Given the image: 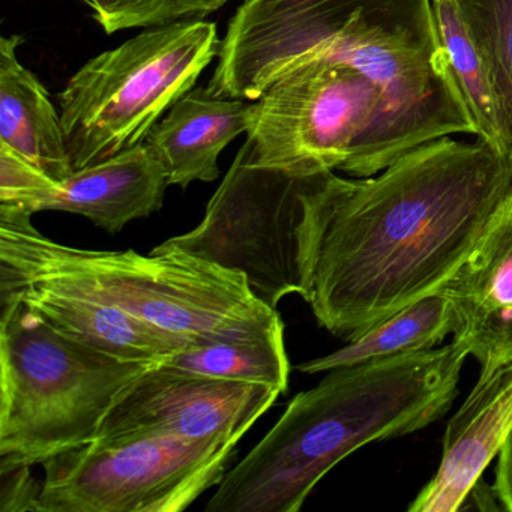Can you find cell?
Instances as JSON below:
<instances>
[{
  "instance_id": "6da1fadb",
  "label": "cell",
  "mask_w": 512,
  "mask_h": 512,
  "mask_svg": "<svg viewBox=\"0 0 512 512\" xmlns=\"http://www.w3.org/2000/svg\"><path fill=\"white\" fill-rule=\"evenodd\" d=\"M512 190V158L482 140L422 143L371 178L325 173L308 196L305 302L340 340L437 292Z\"/></svg>"
},
{
  "instance_id": "7a4b0ae2",
  "label": "cell",
  "mask_w": 512,
  "mask_h": 512,
  "mask_svg": "<svg viewBox=\"0 0 512 512\" xmlns=\"http://www.w3.org/2000/svg\"><path fill=\"white\" fill-rule=\"evenodd\" d=\"M323 58L353 65L379 85L404 151L440 137L475 136L431 0H244L208 88L256 101L287 71Z\"/></svg>"
},
{
  "instance_id": "3957f363",
  "label": "cell",
  "mask_w": 512,
  "mask_h": 512,
  "mask_svg": "<svg viewBox=\"0 0 512 512\" xmlns=\"http://www.w3.org/2000/svg\"><path fill=\"white\" fill-rule=\"evenodd\" d=\"M469 356L452 341L328 371L290 401L236 464L208 512H298L320 479L368 443L407 436L448 413Z\"/></svg>"
},
{
  "instance_id": "277c9868",
  "label": "cell",
  "mask_w": 512,
  "mask_h": 512,
  "mask_svg": "<svg viewBox=\"0 0 512 512\" xmlns=\"http://www.w3.org/2000/svg\"><path fill=\"white\" fill-rule=\"evenodd\" d=\"M32 215L0 211V292L38 287L112 305L193 343L284 337L280 313L247 278L184 251H91L41 235Z\"/></svg>"
},
{
  "instance_id": "5b68a950",
  "label": "cell",
  "mask_w": 512,
  "mask_h": 512,
  "mask_svg": "<svg viewBox=\"0 0 512 512\" xmlns=\"http://www.w3.org/2000/svg\"><path fill=\"white\" fill-rule=\"evenodd\" d=\"M0 301V464H44L92 442L118 395L160 364L116 358L20 299Z\"/></svg>"
},
{
  "instance_id": "8992f818",
  "label": "cell",
  "mask_w": 512,
  "mask_h": 512,
  "mask_svg": "<svg viewBox=\"0 0 512 512\" xmlns=\"http://www.w3.org/2000/svg\"><path fill=\"white\" fill-rule=\"evenodd\" d=\"M247 143L263 166L371 178L406 154L382 89L359 68L313 59L251 101Z\"/></svg>"
},
{
  "instance_id": "52a82bcc",
  "label": "cell",
  "mask_w": 512,
  "mask_h": 512,
  "mask_svg": "<svg viewBox=\"0 0 512 512\" xmlns=\"http://www.w3.org/2000/svg\"><path fill=\"white\" fill-rule=\"evenodd\" d=\"M217 25L185 20L146 28L86 62L59 94L71 167L142 145L220 53Z\"/></svg>"
},
{
  "instance_id": "ba28073f",
  "label": "cell",
  "mask_w": 512,
  "mask_h": 512,
  "mask_svg": "<svg viewBox=\"0 0 512 512\" xmlns=\"http://www.w3.org/2000/svg\"><path fill=\"white\" fill-rule=\"evenodd\" d=\"M323 175L263 166L244 143L202 223L154 250L184 251L239 272L256 298L277 310L284 296L305 295L308 196Z\"/></svg>"
},
{
  "instance_id": "9c48e42d",
  "label": "cell",
  "mask_w": 512,
  "mask_h": 512,
  "mask_svg": "<svg viewBox=\"0 0 512 512\" xmlns=\"http://www.w3.org/2000/svg\"><path fill=\"white\" fill-rule=\"evenodd\" d=\"M236 443L95 439L43 464L40 512H181L226 476Z\"/></svg>"
},
{
  "instance_id": "30bf717a",
  "label": "cell",
  "mask_w": 512,
  "mask_h": 512,
  "mask_svg": "<svg viewBox=\"0 0 512 512\" xmlns=\"http://www.w3.org/2000/svg\"><path fill=\"white\" fill-rule=\"evenodd\" d=\"M281 394L272 386L202 376L160 362L118 395L95 439L166 436L238 443Z\"/></svg>"
},
{
  "instance_id": "8fae6325",
  "label": "cell",
  "mask_w": 512,
  "mask_h": 512,
  "mask_svg": "<svg viewBox=\"0 0 512 512\" xmlns=\"http://www.w3.org/2000/svg\"><path fill=\"white\" fill-rule=\"evenodd\" d=\"M439 292L454 311L452 341L479 362L481 371L512 359V190Z\"/></svg>"
},
{
  "instance_id": "7c38bea8",
  "label": "cell",
  "mask_w": 512,
  "mask_h": 512,
  "mask_svg": "<svg viewBox=\"0 0 512 512\" xmlns=\"http://www.w3.org/2000/svg\"><path fill=\"white\" fill-rule=\"evenodd\" d=\"M512 430V359L481 371L443 434L442 460L409 512H460Z\"/></svg>"
},
{
  "instance_id": "4fadbf2b",
  "label": "cell",
  "mask_w": 512,
  "mask_h": 512,
  "mask_svg": "<svg viewBox=\"0 0 512 512\" xmlns=\"http://www.w3.org/2000/svg\"><path fill=\"white\" fill-rule=\"evenodd\" d=\"M166 169L146 143L110 160L76 170L32 197L23 214L61 211L82 215L106 232H121L163 206Z\"/></svg>"
},
{
  "instance_id": "5bb4252c",
  "label": "cell",
  "mask_w": 512,
  "mask_h": 512,
  "mask_svg": "<svg viewBox=\"0 0 512 512\" xmlns=\"http://www.w3.org/2000/svg\"><path fill=\"white\" fill-rule=\"evenodd\" d=\"M251 101L221 97L208 88L185 94L149 133L146 145L167 173L169 185L187 188L220 176L221 152L250 125Z\"/></svg>"
},
{
  "instance_id": "9a60e30c",
  "label": "cell",
  "mask_w": 512,
  "mask_h": 512,
  "mask_svg": "<svg viewBox=\"0 0 512 512\" xmlns=\"http://www.w3.org/2000/svg\"><path fill=\"white\" fill-rule=\"evenodd\" d=\"M5 298L20 299L59 331L116 358L163 362L193 344L188 338L158 328L112 305L70 293L19 287L0 292V299Z\"/></svg>"
},
{
  "instance_id": "2e32d148",
  "label": "cell",
  "mask_w": 512,
  "mask_h": 512,
  "mask_svg": "<svg viewBox=\"0 0 512 512\" xmlns=\"http://www.w3.org/2000/svg\"><path fill=\"white\" fill-rule=\"evenodd\" d=\"M23 38H0V143L62 181L74 172L61 115L43 83L20 64Z\"/></svg>"
},
{
  "instance_id": "e0dca14e",
  "label": "cell",
  "mask_w": 512,
  "mask_h": 512,
  "mask_svg": "<svg viewBox=\"0 0 512 512\" xmlns=\"http://www.w3.org/2000/svg\"><path fill=\"white\" fill-rule=\"evenodd\" d=\"M431 8L452 83L472 122L476 139L512 158L511 134L502 103L454 0H431Z\"/></svg>"
},
{
  "instance_id": "ac0fdd59",
  "label": "cell",
  "mask_w": 512,
  "mask_h": 512,
  "mask_svg": "<svg viewBox=\"0 0 512 512\" xmlns=\"http://www.w3.org/2000/svg\"><path fill=\"white\" fill-rule=\"evenodd\" d=\"M454 329L451 304L437 290L392 314L337 352L298 365V370L307 374L328 373L335 368L424 352L439 347L449 334H454Z\"/></svg>"
},
{
  "instance_id": "d6986e66",
  "label": "cell",
  "mask_w": 512,
  "mask_h": 512,
  "mask_svg": "<svg viewBox=\"0 0 512 512\" xmlns=\"http://www.w3.org/2000/svg\"><path fill=\"white\" fill-rule=\"evenodd\" d=\"M161 364L202 376L260 383L283 394L289 389L290 362L284 337L193 343Z\"/></svg>"
},
{
  "instance_id": "ffe728a7",
  "label": "cell",
  "mask_w": 512,
  "mask_h": 512,
  "mask_svg": "<svg viewBox=\"0 0 512 512\" xmlns=\"http://www.w3.org/2000/svg\"><path fill=\"white\" fill-rule=\"evenodd\" d=\"M454 4L490 71L512 143V0H454Z\"/></svg>"
},
{
  "instance_id": "44dd1931",
  "label": "cell",
  "mask_w": 512,
  "mask_h": 512,
  "mask_svg": "<svg viewBox=\"0 0 512 512\" xmlns=\"http://www.w3.org/2000/svg\"><path fill=\"white\" fill-rule=\"evenodd\" d=\"M106 34L203 20L230 0H85Z\"/></svg>"
},
{
  "instance_id": "7402d4cb",
  "label": "cell",
  "mask_w": 512,
  "mask_h": 512,
  "mask_svg": "<svg viewBox=\"0 0 512 512\" xmlns=\"http://www.w3.org/2000/svg\"><path fill=\"white\" fill-rule=\"evenodd\" d=\"M43 481L31 475V466L0 464V511L40 512Z\"/></svg>"
},
{
  "instance_id": "603a6c76",
  "label": "cell",
  "mask_w": 512,
  "mask_h": 512,
  "mask_svg": "<svg viewBox=\"0 0 512 512\" xmlns=\"http://www.w3.org/2000/svg\"><path fill=\"white\" fill-rule=\"evenodd\" d=\"M494 494L502 511L512 512V430L499 452L494 469Z\"/></svg>"
}]
</instances>
